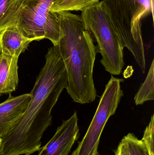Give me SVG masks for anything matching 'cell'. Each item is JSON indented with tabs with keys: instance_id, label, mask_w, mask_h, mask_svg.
I'll return each instance as SVG.
<instances>
[{
	"instance_id": "6",
	"label": "cell",
	"mask_w": 154,
	"mask_h": 155,
	"mask_svg": "<svg viewBox=\"0 0 154 155\" xmlns=\"http://www.w3.org/2000/svg\"><path fill=\"white\" fill-rule=\"evenodd\" d=\"M124 81L113 75L111 76L86 135L71 155H99L98 148L101 134L108 119L115 114L124 96L121 87Z\"/></svg>"
},
{
	"instance_id": "11",
	"label": "cell",
	"mask_w": 154,
	"mask_h": 155,
	"mask_svg": "<svg viewBox=\"0 0 154 155\" xmlns=\"http://www.w3.org/2000/svg\"><path fill=\"white\" fill-rule=\"evenodd\" d=\"M24 0H0V33L6 28L16 26Z\"/></svg>"
},
{
	"instance_id": "1",
	"label": "cell",
	"mask_w": 154,
	"mask_h": 155,
	"mask_svg": "<svg viewBox=\"0 0 154 155\" xmlns=\"http://www.w3.org/2000/svg\"><path fill=\"white\" fill-rule=\"evenodd\" d=\"M45 59L25 113L2 137L0 155H30L40 148L42 134L52 124V110L68 87L65 64L53 46Z\"/></svg>"
},
{
	"instance_id": "10",
	"label": "cell",
	"mask_w": 154,
	"mask_h": 155,
	"mask_svg": "<svg viewBox=\"0 0 154 155\" xmlns=\"http://www.w3.org/2000/svg\"><path fill=\"white\" fill-rule=\"evenodd\" d=\"M19 57H12L0 52V97L16 90L19 83Z\"/></svg>"
},
{
	"instance_id": "4",
	"label": "cell",
	"mask_w": 154,
	"mask_h": 155,
	"mask_svg": "<svg viewBox=\"0 0 154 155\" xmlns=\"http://www.w3.org/2000/svg\"><path fill=\"white\" fill-rule=\"evenodd\" d=\"M86 30L96 40L97 50L106 71L119 75L124 65V48L113 29L109 18L102 9L101 1L85 9L80 15Z\"/></svg>"
},
{
	"instance_id": "7",
	"label": "cell",
	"mask_w": 154,
	"mask_h": 155,
	"mask_svg": "<svg viewBox=\"0 0 154 155\" xmlns=\"http://www.w3.org/2000/svg\"><path fill=\"white\" fill-rule=\"evenodd\" d=\"M76 111L71 117L64 120L58 127L50 140L42 148L38 155H68L78 138L79 128Z\"/></svg>"
},
{
	"instance_id": "16",
	"label": "cell",
	"mask_w": 154,
	"mask_h": 155,
	"mask_svg": "<svg viewBox=\"0 0 154 155\" xmlns=\"http://www.w3.org/2000/svg\"><path fill=\"white\" fill-rule=\"evenodd\" d=\"M115 155H127L125 145L123 140H121L115 152Z\"/></svg>"
},
{
	"instance_id": "5",
	"label": "cell",
	"mask_w": 154,
	"mask_h": 155,
	"mask_svg": "<svg viewBox=\"0 0 154 155\" xmlns=\"http://www.w3.org/2000/svg\"><path fill=\"white\" fill-rule=\"evenodd\" d=\"M52 2L24 0L16 25L24 36L37 41L49 39L53 46L58 45L60 38V26L58 13L50 12Z\"/></svg>"
},
{
	"instance_id": "2",
	"label": "cell",
	"mask_w": 154,
	"mask_h": 155,
	"mask_svg": "<svg viewBox=\"0 0 154 155\" xmlns=\"http://www.w3.org/2000/svg\"><path fill=\"white\" fill-rule=\"evenodd\" d=\"M57 13L60 38L58 45L53 47L65 64L68 80L66 90L76 103H92L97 96L93 79L97 52L94 39L85 28L80 15L70 12Z\"/></svg>"
},
{
	"instance_id": "8",
	"label": "cell",
	"mask_w": 154,
	"mask_h": 155,
	"mask_svg": "<svg viewBox=\"0 0 154 155\" xmlns=\"http://www.w3.org/2000/svg\"><path fill=\"white\" fill-rule=\"evenodd\" d=\"M30 94L13 97L11 94L0 104V137L2 138L21 118L30 101Z\"/></svg>"
},
{
	"instance_id": "17",
	"label": "cell",
	"mask_w": 154,
	"mask_h": 155,
	"mask_svg": "<svg viewBox=\"0 0 154 155\" xmlns=\"http://www.w3.org/2000/svg\"><path fill=\"white\" fill-rule=\"evenodd\" d=\"M1 142H2V138L0 137V147H1Z\"/></svg>"
},
{
	"instance_id": "15",
	"label": "cell",
	"mask_w": 154,
	"mask_h": 155,
	"mask_svg": "<svg viewBox=\"0 0 154 155\" xmlns=\"http://www.w3.org/2000/svg\"><path fill=\"white\" fill-rule=\"evenodd\" d=\"M154 115L151 117V121L144 132L142 141L143 142L149 155H154Z\"/></svg>"
},
{
	"instance_id": "3",
	"label": "cell",
	"mask_w": 154,
	"mask_h": 155,
	"mask_svg": "<svg viewBox=\"0 0 154 155\" xmlns=\"http://www.w3.org/2000/svg\"><path fill=\"white\" fill-rule=\"evenodd\" d=\"M101 4L121 46L130 51L145 74L146 61L142 20L150 13L153 17L154 0H103Z\"/></svg>"
},
{
	"instance_id": "14",
	"label": "cell",
	"mask_w": 154,
	"mask_h": 155,
	"mask_svg": "<svg viewBox=\"0 0 154 155\" xmlns=\"http://www.w3.org/2000/svg\"><path fill=\"white\" fill-rule=\"evenodd\" d=\"M122 140L125 145L127 155H149L143 142L134 134H127Z\"/></svg>"
},
{
	"instance_id": "9",
	"label": "cell",
	"mask_w": 154,
	"mask_h": 155,
	"mask_svg": "<svg viewBox=\"0 0 154 155\" xmlns=\"http://www.w3.org/2000/svg\"><path fill=\"white\" fill-rule=\"evenodd\" d=\"M35 39L24 36L16 26L9 27L0 33V52L12 57H19Z\"/></svg>"
},
{
	"instance_id": "12",
	"label": "cell",
	"mask_w": 154,
	"mask_h": 155,
	"mask_svg": "<svg viewBox=\"0 0 154 155\" xmlns=\"http://www.w3.org/2000/svg\"><path fill=\"white\" fill-rule=\"evenodd\" d=\"M100 0H53L50 8L52 13L84 11Z\"/></svg>"
},
{
	"instance_id": "13",
	"label": "cell",
	"mask_w": 154,
	"mask_h": 155,
	"mask_svg": "<svg viewBox=\"0 0 154 155\" xmlns=\"http://www.w3.org/2000/svg\"><path fill=\"white\" fill-rule=\"evenodd\" d=\"M154 60H153L147 76L141 84L135 96V103L137 105L143 104L145 102L154 99Z\"/></svg>"
}]
</instances>
